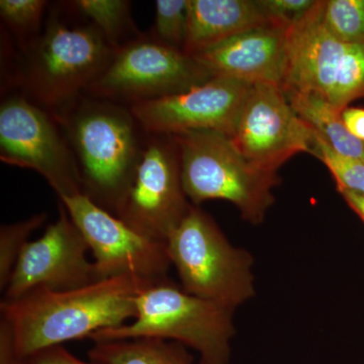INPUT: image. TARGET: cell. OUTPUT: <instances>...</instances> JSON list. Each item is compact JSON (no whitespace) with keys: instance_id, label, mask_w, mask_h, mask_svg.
<instances>
[{"instance_id":"cb8c5ba5","label":"cell","mask_w":364,"mask_h":364,"mask_svg":"<svg viewBox=\"0 0 364 364\" xmlns=\"http://www.w3.org/2000/svg\"><path fill=\"white\" fill-rule=\"evenodd\" d=\"M47 6L44 0H1L0 16L18 37L26 38L39 28Z\"/></svg>"},{"instance_id":"30bf717a","label":"cell","mask_w":364,"mask_h":364,"mask_svg":"<svg viewBox=\"0 0 364 364\" xmlns=\"http://www.w3.org/2000/svg\"><path fill=\"white\" fill-rule=\"evenodd\" d=\"M60 200L95 257L97 282L124 275L152 282L168 280L172 264L166 243L139 233L83 193Z\"/></svg>"},{"instance_id":"ac0fdd59","label":"cell","mask_w":364,"mask_h":364,"mask_svg":"<svg viewBox=\"0 0 364 364\" xmlns=\"http://www.w3.org/2000/svg\"><path fill=\"white\" fill-rule=\"evenodd\" d=\"M284 91L296 114L322 136L333 149L344 156L364 162V141L349 133L342 121V112L317 95Z\"/></svg>"},{"instance_id":"7402d4cb","label":"cell","mask_w":364,"mask_h":364,"mask_svg":"<svg viewBox=\"0 0 364 364\" xmlns=\"http://www.w3.org/2000/svg\"><path fill=\"white\" fill-rule=\"evenodd\" d=\"M47 220V214L33 215L23 221L2 225L0 229V289H6L21 251L33 231Z\"/></svg>"},{"instance_id":"44dd1931","label":"cell","mask_w":364,"mask_h":364,"mask_svg":"<svg viewBox=\"0 0 364 364\" xmlns=\"http://www.w3.org/2000/svg\"><path fill=\"white\" fill-rule=\"evenodd\" d=\"M310 154L321 160L330 170L336 181L337 191H348L364 195L363 161L340 154L315 130Z\"/></svg>"},{"instance_id":"3957f363","label":"cell","mask_w":364,"mask_h":364,"mask_svg":"<svg viewBox=\"0 0 364 364\" xmlns=\"http://www.w3.org/2000/svg\"><path fill=\"white\" fill-rule=\"evenodd\" d=\"M136 306L133 322L93 333L91 341L154 337L191 347L198 364L230 363L235 310L186 293L169 279L144 289Z\"/></svg>"},{"instance_id":"277c9868","label":"cell","mask_w":364,"mask_h":364,"mask_svg":"<svg viewBox=\"0 0 364 364\" xmlns=\"http://www.w3.org/2000/svg\"><path fill=\"white\" fill-rule=\"evenodd\" d=\"M172 136L178 148L182 186L191 202L227 200L245 221L263 222L274 202L277 173L256 168L223 134L200 131Z\"/></svg>"},{"instance_id":"7c38bea8","label":"cell","mask_w":364,"mask_h":364,"mask_svg":"<svg viewBox=\"0 0 364 364\" xmlns=\"http://www.w3.org/2000/svg\"><path fill=\"white\" fill-rule=\"evenodd\" d=\"M230 139L256 168L277 173L294 155L311 152L314 130L294 111L282 86L255 83Z\"/></svg>"},{"instance_id":"52a82bcc","label":"cell","mask_w":364,"mask_h":364,"mask_svg":"<svg viewBox=\"0 0 364 364\" xmlns=\"http://www.w3.org/2000/svg\"><path fill=\"white\" fill-rule=\"evenodd\" d=\"M284 90L311 93L342 112L364 98V44L337 39L323 21V0L287 30Z\"/></svg>"},{"instance_id":"9a60e30c","label":"cell","mask_w":364,"mask_h":364,"mask_svg":"<svg viewBox=\"0 0 364 364\" xmlns=\"http://www.w3.org/2000/svg\"><path fill=\"white\" fill-rule=\"evenodd\" d=\"M289 28L275 23L254 28L193 57L213 77L282 86L286 74Z\"/></svg>"},{"instance_id":"484cf974","label":"cell","mask_w":364,"mask_h":364,"mask_svg":"<svg viewBox=\"0 0 364 364\" xmlns=\"http://www.w3.org/2000/svg\"><path fill=\"white\" fill-rule=\"evenodd\" d=\"M26 364H95L75 358L63 345L45 349L28 359Z\"/></svg>"},{"instance_id":"d4e9b609","label":"cell","mask_w":364,"mask_h":364,"mask_svg":"<svg viewBox=\"0 0 364 364\" xmlns=\"http://www.w3.org/2000/svg\"><path fill=\"white\" fill-rule=\"evenodd\" d=\"M273 20L291 26L317 4V0H259Z\"/></svg>"},{"instance_id":"5b68a950","label":"cell","mask_w":364,"mask_h":364,"mask_svg":"<svg viewBox=\"0 0 364 364\" xmlns=\"http://www.w3.org/2000/svg\"><path fill=\"white\" fill-rule=\"evenodd\" d=\"M166 246L186 293L232 310L255 294L252 255L232 245L200 208L191 207Z\"/></svg>"},{"instance_id":"9c48e42d","label":"cell","mask_w":364,"mask_h":364,"mask_svg":"<svg viewBox=\"0 0 364 364\" xmlns=\"http://www.w3.org/2000/svg\"><path fill=\"white\" fill-rule=\"evenodd\" d=\"M0 159L41 174L60 200L83 193L82 179L69 142L52 117L23 97L0 107Z\"/></svg>"},{"instance_id":"4316f807","label":"cell","mask_w":364,"mask_h":364,"mask_svg":"<svg viewBox=\"0 0 364 364\" xmlns=\"http://www.w3.org/2000/svg\"><path fill=\"white\" fill-rule=\"evenodd\" d=\"M341 117L349 133L364 141V109L347 107L342 112Z\"/></svg>"},{"instance_id":"6da1fadb","label":"cell","mask_w":364,"mask_h":364,"mask_svg":"<svg viewBox=\"0 0 364 364\" xmlns=\"http://www.w3.org/2000/svg\"><path fill=\"white\" fill-rule=\"evenodd\" d=\"M160 282L112 277L70 291L36 289L0 303V364H26L45 349L134 320L136 299Z\"/></svg>"},{"instance_id":"8992f818","label":"cell","mask_w":364,"mask_h":364,"mask_svg":"<svg viewBox=\"0 0 364 364\" xmlns=\"http://www.w3.org/2000/svg\"><path fill=\"white\" fill-rule=\"evenodd\" d=\"M116 50L92 23L51 20L28 53L25 83L38 104L65 116ZM60 117V119H61Z\"/></svg>"},{"instance_id":"4fadbf2b","label":"cell","mask_w":364,"mask_h":364,"mask_svg":"<svg viewBox=\"0 0 364 364\" xmlns=\"http://www.w3.org/2000/svg\"><path fill=\"white\" fill-rule=\"evenodd\" d=\"M251 85L236 79L212 77L183 92L136 102L130 111L151 135L210 131L231 138Z\"/></svg>"},{"instance_id":"2e32d148","label":"cell","mask_w":364,"mask_h":364,"mask_svg":"<svg viewBox=\"0 0 364 364\" xmlns=\"http://www.w3.org/2000/svg\"><path fill=\"white\" fill-rule=\"evenodd\" d=\"M275 23H282L273 20L259 0H188L183 52L195 56L235 36Z\"/></svg>"},{"instance_id":"e0dca14e","label":"cell","mask_w":364,"mask_h":364,"mask_svg":"<svg viewBox=\"0 0 364 364\" xmlns=\"http://www.w3.org/2000/svg\"><path fill=\"white\" fill-rule=\"evenodd\" d=\"M87 354L95 364H196L184 345L154 337L93 342Z\"/></svg>"},{"instance_id":"5bb4252c","label":"cell","mask_w":364,"mask_h":364,"mask_svg":"<svg viewBox=\"0 0 364 364\" xmlns=\"http://www.w3.org/2000/svg\"><path fill=\"white\" fill-rule=\"evenodd\" d=\"M85 237L63 203L59 218L45 233L28 241L4 291V299L21 298L36 289L70 291L97 282Z\"/></svg>"},{"instance_id":"603a6c76","label":"cell","mask_w":364,"mask_h":364,"mask_svg":"<svg viewBox=\"0 0 364 364\" xmlns=\"http://www.w3.org/2000/svg\"><path fill=\"white\" fill-rule=\"evenodd\" d=\"M188 18V0H158L152 38L183 52Z\"/></svg>"},{"instance_id":"ba28073f","label":"cell","mask_w":364,"mask_h":364,"mask_svg":"<svg viewBox=\"0 0 364 364\" xmlns=\"http://www.w3.org/2000/svg\"><path fill=\"white\" fill-rule=\"evenodd\" d=\"M212 77L193 56L140 37L117 49L86 91L100 100L133 105L183 92Z\"/></svg>"},{"instance_id":"7a4b0ae2","label":"cell","mask_w":364,"mask_h":364,"mask_svg":"<svg viewBox=\"0 0 364 364\" xmlns=\"http://www.w3.org/2000/svg\"><path fill=\"white\" fill-rule=\"evenodd\" d=\"M77 161L83 195L116 215L135 176L143 147L130 109L85 100L62 117Z\"/></svg>"},{"instance_id":"8fae6325","label":"cell","mask_w":364,"mask_h":364,"mask_svg":"<svg viewBox=\"0 0 364 364\" xmlns=\"http://www.w3.org/2000/svg\"><path fill=\"white\" fill-rule=\"evenodd\" d=\"M193 205L184 193L173 136L152 135L116 215L139 233L166 243Z\"/></svg>"},{"instance_id":"ffe728a7","label":"cell","mask_w":364,"mask_h":364,"mask_svg":"<svg viewBox=\"0 0 364 364\" xmlns=\"http://www.w3.org/2000/svg\"><path fill=\"white\" fill-rule=\"evenodd\" d=\"M323 21L337 39L364 44V0H323Z\"/></svg>"},{"instance_id":"83f0119b","label":"cell","mask_w":364,"mask_h":364,"mask_svg":"<svg viewBox=\"0 0 364 364\" xmlns=\"http://www.w3.org/2000/svg\"><path fill=\"white\" fill-rule=\"evenodd\" d=\"M343 196L345 202L350 207L353 212L358 215V217L364 223V195L352 193L348 191H338Z\"/></svg>"},{"instance_id":"d6986e66","label":"cell","mask_w":364,"mask_h":364,"mask_svg":"<svg viewBox=\"0 0 364 364\" xmlns=\"http://www.w3.org/2000/svg\"><path fill=\"white\" fill-rule=\"evenodd\" d=\"M74 11L88 18L114 50L121 47L127 32L133 31L131 2L124 0H77Z\"/></svg>"}]
</instances>
